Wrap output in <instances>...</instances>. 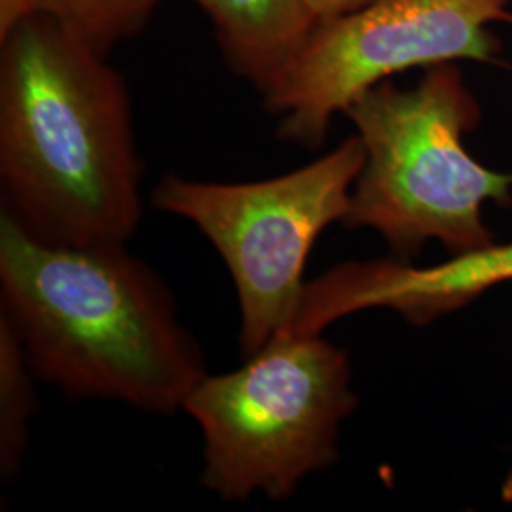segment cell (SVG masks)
<instances>
[{"label":"cell","instance_id":"1","mask_svg":"<svg viewBox=\"0 0 512 512\" xmlns=\"http://www.w3.org/2000/svg\"><path fill=\"white\" fill-rule=\"evenodd\" d=\"M143 171L131 95L107 55L38 14L0 38V211L40 241L128 243Z\"/></svg>","mask_w":512,"mask_h":512},{"label":"cell","instance_id":"2","mask_svg":"<svg viewBox=\"0 0 512 512\" xmlns=\"http://www.w3.org/2000/svg\"><path fill=\"white\" fill-rule=\"evenodd\" d=\"M0 317L37 380L78 401L183 410L209 372L175 294L128 243L59 245L0 211Z\"/></svg>","mask_w":512,"mask_h":512},{"label":"cell","instance_id":"3","mask_svg":"<svg viewBox=\"0 0 512 512\" xmlns=\"http://www.w3.org/2000/svg\"><path fill=\"white\" fill-rule=\"evenodd\" d=\"M346 114L365 147L346 226L378 232L401 256L429 239L454 255L492 243L482 207L512 202V173L478 164L463 145L478 105L454 63L427 69L412 88L385 80Z\"/></svg>","mask_w":512,"mask_h":512},{"label":"cell","instance_id":"4","mask_svg":"<svg viewBox=\"0 0 512 512\" xmlns=\"http://www.w3.org/2000/svg\"><path fill=\"white\" fill-rule=\"evenodd\" d=\"M357 406L348 353L323 334H281L232 372H207L183 404L200 427V484L224 503L293 497L338 461Z\"/></svg>","mask_w":512,"mask_h":512},{"label":"cell","instance_id":"5","mask_svg":"<svg viewBox=\"0 0 512 512\" xmlns=\"http://www.w3.org/2000/svg\"><path fill=\"white\" fill-rule=\"evenodd\" d=\"M365 165L357 133L289 173L247 183L167 175L152 205L190 222L219 253L239 306L243 357L287 332L306 289L304 270L319 236L344 222Z\"/></svg>","mask_w":512,"mask_h":512},{"label":"cell","instance_id":"6","mask_svg":"<svg viewBox=\"0 0 512 512\" xmlns=\"http://www.w3.org/2000/svg\"><path fill=\"white\" fill-rule=\"evenodd\" d=\"M512 0H374L321 23L262 95L277 137L323 147L336 114L389 76L456 61L492 63L495 23H512Z\"/></svg>","mask_w":512,"mask_h":512},{"label":"cell","instance_id":"7","mask_svg":"<svg viewBox=\"0 0 512 512\" xmlns=\"http://www.w3.org/2000/svg\"><path fill=\"white\" fill-rule=\"evenodd\" d=\"M505 281H512V243H490L429 268L399 260L346 262L306 283L283 334H323L365 310L397 311L412 325H427Z\"/></svg>","mask_w":512,"mask_h":512},{"label":"cell","instance_id":"8","mask_svg":"<svg viewBox=\"0 0 512 512\" xmlns=\"http://www.w3.org/2000/svg\"><path fill=\"white\" fill-rule=\"evenodd\" d=\"M209 16L234 73L264 93L317 27L306 0H194Z\"/></svg>","mask_w":512,"mask_h":512},{"label":"cell","instance_id":"9","mask_svg":"<svg viewBox=\"0 0 512 512\" xmlns=\"http://www.w3.org/2000/svg\"><path fill=\"white\" fill-rule=\"evenodd\" d=\"M38 382L16 330L0 317V478L18 476L31 440V421L37 414Z\"/></svg>","mask_w":512,"mask_h":512},{"label":"cell","instance_id":"10","mask_svg":"<svg viewBox=\"0 0 512 512\" xmlns=\"http://www.w3.org/2000/svg\"><path fill=\"white\" fill-rule=\"evenodd\" d=\"M162 0H27L29 16H48L101 54L141 33Z\"/></svg>","mask_w":512,"mask_h":512},{"label":"cell","instance_id":"11","mask_svg":"<svg viewBox=\"0 0 512 512\" xmlns=\"http://www.w3.org/2000/svg\"><path fill=\"white\" fill-rule=\"evenodd\" d=\"M372 2L374 0H306L317 25L353 14Z\"/></svg>","mask_w":512,"mask_h":512},{"label":"cell","instance_id":"12","mask_svg":"<svg viewBox=\"0 0 512 512\" xmlns=\"http://www.w3.org/2000/svg\"><path fill=\"white\" fill-rule=\"evenodd\" d=\"M27 18V0H0V38L6 37L18 23Z\"/></svg>","mask_w":512,"mask_h":512},{"label":"cell","instance_id":"13","mask_svg":"<svg viewBox=\"0 0 512 512\" xmlns=\"http://www.w3.org/2000/svg\"><path fill=\"white\" fill-rule=\"evenodd\" d=\"M501 495H503V501L512 503V473L507 476V480H505V484H503V490H501Z\"/></svg>","mask_w":512,"mask_h":512}]
</instances>
